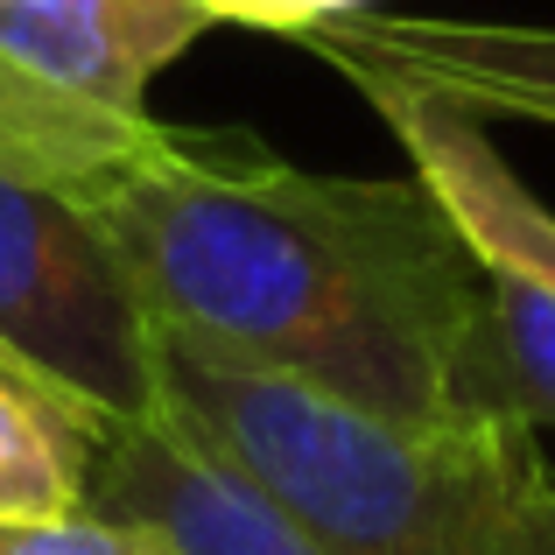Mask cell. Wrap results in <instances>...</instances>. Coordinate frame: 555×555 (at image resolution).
Here are the masks:
<instances>
[{"label":"cell","instance_id":"obj_1","mask_svg":"<svg viewBox=\"0 0 555 555\" xmlns=\"http://www.w3.org/2000/svg\"><path fill=\"white\" fill-rule=\"evenodd\" d=\"M92 218L163 352L415 429L520 422L492 352V282L422 177H324L254 134L163 127Z\"/></svg>","mask_w":555,"mask_h":555},{"label":"cell","instance_id":"obj_2","mask_svg":"<svg viewBox=\"0 0 555 555\" xmlns=\"http://www.w3.org/2000/svg\"><path fill=\"white\" fill-rule=\"evenodd\" d=\"M163 408L317 555H555V472L520 422L415 429L274 373L163 352Z\"/></svg>","mask_w":555,"mask_h":555},{"label":"cell","instance_id":"obj_3","mask_svg":"<svg viewBox=\"0 0 555 555\" xmlns=\"http://www.w3.org/2000/svg\"><path fill=\"white\" fill-rule=\"evenodd\" d=\"M204 28L197 0H0V169L92 211L155 149L149 85Z\"/></svg>","mask_w":555,"mask_h":555},{"label":"cell","instance_id":"obj_4","mask_svg":"<svg viewBox=\"0 0 555 555\" xmlns=\"http://www.w3.org/2000/svg\"><path fill=\"white\" fill-rule=\"evenodd\" d=\"M0 352L106 422L163 408V345L85 204L0 169Z\"/></svg>","mask_w":555,"mask_h":555},{"label":"cell","instance_id":"obj_5","mask_svg":"<svg viewBox=\"0 0 555 555\" xmlns=\"http://www.w3.org/2000/svg\"><path fill=\"white\" fill-rule=\"evenodd\" d=\"M85 514L155 542L163 555H317V542L177 415L113 422L99 436Z\"/></svg>","mask_w":555,"mask_h":555},{"label":"cell","instance_id":"obj_6","mask_svg":"<svg viewBox=\"0 0 555 555\" xmlns=\"http://www.w3.org/2000/svg\"><path fill=\"white\" fill-rule=\"evenodd\" d=\"M317 56L352 78H393L464 106L472 120L555 127V22H478V14L352 8L302 28Z\"/></svg>","mask_w":555,"mask_h":555},{"label":"cell","instance_id":"obj_7","mask_svg":"<svg viewBox=\"0 0 555 555\" xmlns=\"http://www.w3.org/2000/svg\"><path fill=\"white\" fill-rule=\"evenodd\" d=\"M366 92V106L387 120V134L408 149L415 177L436 190V204L450 211V225L464 232V246L478 254V268L520 274V282L555 296V211L514 177L500 149H492L486 120H472L464 106L436 92L393 78H352Z\"/></svg>","mask_w":555,"mask_h":555},{"label":"cell","instance_id":"obj_8","mask_svg":"<svg viewBox=\"0 0 555 555\" xmlns=\"http://www.w3.org/2000/svg\"><path fill=\"white\" fill-rule=\"evenodd\" d=\"M113 422L50 379L0 366V520H64L85 514L99 436Z\"/></svg>","mask_w":555,"mask_h":555},{"label":"cell","instance_id":"obj_9","mask_svg":"<svg viewBox=\"0 0 555 555\" xmlns=\"http://www.w3.org/2000/svg\"><path fill=\"white\" fill-rule=\"evenodd\" d=\"M0 555H163V548L99 514H64V520H0Z\"/></svg>","mask_w":555,"mask_h":555},{"label":"cell","instance_id":"obj_10","mask_svg":"<svg viewBox=\"0 0 555 555\" xmlns=\"http://www.w3.org/2000/svg\"><path fill=\"white\" fill-rule=\"evenodd\" d=\"M211 22H246V28H274V0H197Z\"/></svg>","mask_w":555,"mask_h":555},{"label":"cell","instance_id":"obj_11","mask_svg":"<svg viewBox=\"0 0 555 555\" xmlns=\"http://www.w3.org/2000/svg\"><path fill=\"white\" fill-rule=\"evenodd\" d=\"M0 366H14V359H8V352H0Z\"/></svg>","mask_w":555,"mask_h":555}]
</instances>
